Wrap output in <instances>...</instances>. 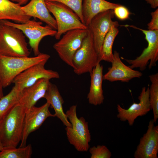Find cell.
<instances>
[{
    "label": "cell",
    "instance_id": "30bf717a",
    "mask_svg": "<svg viewBox=\"0 0 158 158\" xmlns=\"http://www.w3.org/2000/svg\"><path fill=\"white\" fill-rule=\"evenodd\" d=\"M50 106V104L47 102L40 107L34 106L26 110L20 147L26 145L29 135L38 129L48 118L55 117L54 114H51L49 111Z\"/></svg>",
    "mask_w": 158,
    "mask_h": 158
},
{
    "label": "cell",
    "instance_id": "7a4b0ae2",
    "mask_svg": "<svg viewBox=\"0 0 158 158\" xmlns=\"http://www.w3.org/2000/svg\"><path fill=\"white\" fill-rule=\"evenodd\" d=\"M47 54L40 53L33 57H11L0 55V80L4 88L10 85L20 73L39 63L50 58Z\"/></svg>",
    "mask_w": 158,
    "mask_h": 158
},
{
    "label": "cell",
    "instance_id": "d6a6232c",
    "mask_svg": "<svg viewBox=\"0 0 158 158\" xmlns=\"http://www.w3.org/2000/svg\"><path fill=\"white\" fill-rule=\"evenodd\" d=\"M4 147L3 145L0 140V152L3 149Z\"/></svg>",
    "mask_w": 158,
    "mask_h": 158
},
{
    "label": "cell",
    "instance_id": "e0dca14e",
    "mask_svg": "<svg viewBox=\"0 0 158 158\" xmlns=\"http://www.w3.org/2000/svg\"><path fill=\"white\" fill-rule=\"evenodd\" d=\"M22 9L27 16L39 19L54 30H57L56 21L50 14L45 0H31Z\"/></svg>",
    "mask_w": 158,
    "mask_h": 158
},
{
    "label": "cell",
    "instance_id": "44dd1931",
    "mask_svg": "<svg viewBox=\"0 0 158 158\" xmlns=\"http://www.w3.org/2000/svg\"><path fill=\"white\" fill-rule=\"evenodd\" d=\"M119 5L105 0H83L82 13L84 24L87 26L96 15L108 10L113 9Z\"/></svg>",
    "mask_w": 158,
    "mask_h": 158
},
{
    "label": "cell",
    "instance_id": "277c9868",
    "mask_svg": "<svg viewBox=\"0 0 158 158\" xmlns=\"http://www.w3.org/2000/svg\"><path fill=\"white\" fill-rule=\"evenodd\" d=\"M76 108V105H73L66 112L71 125V127H66V136L69 143L77 151L87 152L90 148L89 143L91 140L88 123L83 117L78 118Z\"/></svg>",
    "mask_w": 158,
    "mask_h": 158
},
{
    "label": "cell",
    "instance_id": "d6986e66",
    "mask_svg": "<svg viewBox=\"0 0 158 158\" xmlns=\"http://www.w3.org/2000/svg\"><path fill=\"white\" fill-rule=\"evenodd\" d=\"M22 6L9 0H0V20H12L19 23L27 22L31 17L25 14Z\"/></svg>",
    "mask_w": 158,
    "mask_h": 158
},
{
    "label": "cell",
    "instance_id": "83f0119b",
    "mask_svg": "<svg viewBox=\"0 0 158 158\" xmlns=\"http://www.w3.org/2000/svg\"><path fill=\"white\" fill-rule=\"evenodd\" d=\"M114 16L119 20H124L129 18L130 12L124 6L119 5L113 9Z\"/></svg>",
    "mask_w": 158,
    "mask_h": 158
},
{
    "label": "cell",
    "instance_id": "603a6c76",
    "mask_svg": "<svg viewBox=\"0 0 158 158\" xmlns=\"http://www.w3.org/2000/svg\"><path fill=\"white\" fill-rule=\"evenodd\" d=\"M21 90L14 85L10 92L0 100V121L19 102Z\"/></svg>",
    "mask_w": 158,
    "mask_h": 158
},
{
    "label": "cell",
    "instance_id": "f1b7e54d",
    "mask_svg": "<svg viewBox=\"0 0 158 158\" xmlns=\"http://www.w3.org/2000/svg\"><path fill=\"white\" fill-rule=\"evenodd\" d=\"M152 19L148 23V29L150 30H158V8L151 13Z\"/></svg>",
    "mask_w": 158,
    "mask_h": 158
},
{
    "label": "cell",
    "instance_id": "6da1fadb",
    "mask_svg": "<svg viewBox=\"0 0 158 158\" xmlns=\"http://www.w3.org/2000/svg\"><path fill=\"white\" fill-rule=\"evenodd\" d=\"M26 110L18 102L0 121V140L4 147H16L21 141Z\"/></svg>",
    "mask_w": 158,
    "mask_h": 158
},
{
    "label": "cell",
    "instance_id": "f546056e",
    "mask_svg": "<svg viewBox=\"0 0 158 158\" xmlns=\"http://www.w3.org/2000/svg\"><path fill=\"white\" fill-rule=\"evenodd\" d=\"M147 4L150 5L153 8H157L158 6V0H145Z\"/></svg>",
    "mask_w": 158,
    "mask_h": 158
},
{
    "label": "cell",
    "instance_id": "ba28073f",
    "mask_svg": "<svg viewBox=\"0 0 158 158\" xmlns=\"http://www.w3.org/2000/svg\"><path fill=\"white\" fill-rule=\"evenodd\" d=\"M0 23L20 30L28 38L29 44L35 56L40 53L39 46L42 38L48 36H55L57 32V30L47 25L42 26L41 22L31 20L24 23L13 22L6 20H0Z\"/></svg>",
    "mask_w": 158,
    "mask_h": 158
},
{
    "label": "cell",
    "instance_id": "cb8c5ba5",
    "mask_svg": "<svg viewBox=\"0 0 158 158\" xmlns=\"http://www.w3.org/2000/svg\"><path fill=\"white\" fill-rule=\"evenodd\" d=\"M149 77L151 82L149 87V100L153 112V120L155 123L158 118V73L151 75Z\"/></svg>",
    "mask_w": 158,
    "mask_h": 158
},
{
    "label": "cell",
    "instance_id": "4316f807",
    "mask_svg": "<svg viewBox=\"0 0 158 158\" xmlns=\"http://www.w3.org/2000/svg\"><path fill=\"white\" fill-rule=\"evenodd\" d=\"M89 151L91 158H110L112 155L110 151L104 145L94 146L90 148Z\"/></svg>",
    "mask_w": 158,
    "mask_h": 158
},
{
    "label": "cell",
    "instance_id": "1f68e13d",
    "mask_svg": "<svg viewBox=\"0 0 158 158\" xmlns=\"http://www.w3.org/2000/svg\"><path fill=\"white\" fill-rule=\"evenodd\" d=\"M4 87L0 80V100L4 96L3 92Z\"/></svg>",
    "mask_w": 158,
    "mask_h": 158
},
{
    "label": "cell",
    "instance_id": "8fae6325",
    "mask_svg": "<svg viewBox=\"0 0 158 158\" xmlns=\"http://www.w3.org/2000/svg\"><path fill=\"white\" fill-rule=\"evenodd\" d=\"M47 62H42L29 67L17 75L14 79L12 83L21 91L32 85L42 78L50 80L59 78L60 76L57 72L45 68L44 66Z\"/></svg>",
    "mask_w": 158,
    "mask_h": 158
},
{
    "label": "cell",
    "instance_id": "7c38bea8",
    "mask_svg": "<svg viewBox=\"0 0 158 158\" xmlns=\"http://www.w3.org/2000/svg\"><path fill=\"white\" fill-rule=\"evenodd\" d=\"M138 98V103L133 102L126 109L119 104L117 105V118L121 121H127L130 126L133 125L138 117L145 115L152 110L149 100V87L147 88L145 87L142 88Z\"/></svg>",
    "mask_w": 158,
    "mask_h": 158
},
{
    "label": "cell",
    "instance_id": "ffe728a7",
    "mask_svg": "<svg viewBox=\"0 0 158 158\" xmlns=\"http://www.w3.org/2000/svg\"><path fill=\"white\" fill-rule=\"evenodd\" d=\"M44 98L54 109L55 117L59 119L66 127H71V124L63 110L64 101L55 85L50 82Z\"/></svg>",
    "mask_w": 158,
    "mask_h": 158
},
{
    "label": "cell",
    "instance_id": "9a60e30c",
    "mask_svg": "<svg viewBox=\"0 0 158 158\" xmlns=\"http://www.w3.org/2000/svg\"><path fill=\"white\" fill-rule=\"evenodd\" d=\"M111 66L103 75V80L110 82L121 81L127 82L135 78H140L142 75L140 72L133 70L125 64L121 60L119 53L115 50L113 53Z\"/></svg>",
    "mask_w": 158,
    "mask_h": 158
},
{
    "label": "cell",
    "instance_id": "9c48e42d",
    "mask_svg": "<svg viewBox=\"0 0 158 158\" xmlns=\"http://www.w3.org/2000/svg\"><path fill=\"white\" fill-rule=\"evenodd\" d=\"M88 32V28L69 30L66 32L62 38L53 45V48L60 58L73 68L74 56Z\"/></svg>",
    "mask_w": 158,
    "mask_h": 158
},
{
    "label": "cell",
    "instance_id": "3957f363",
    "mask_svg": "<svg viewBox=\"0 0 158 158\" xmlns=\"http://www.w3.org/2000/svg\"><path fill=\"white\" fill-rule=\"evenodd\" d=\"M30 54L23 32L17 28L0 23V55L28 57Z\"/></svg>",
    "mask_w": 158,
    "mask_h": 158
},
{
    "label": "cell",
    "instance_id": "ac0fdd59",
    "mask_svg": "<svg viewBox=\"0 0 158 158\" xmlns=\"http://www.w3.org/2000/svg\"><path fill=\"white\" fill-rule=\"evenodd\" d=\"M103 66L98 62L90 73V85L87 99L89 104L94 106L103 103L104 97L102 88Z\"/></svg>",
    "mask_w": 158,
    "mask_h": 158
},
{
    "label": "cell",
    "instance_id": "4fadbf2b",
    "mask_svg": "<svg viewBox=\"0 0 158 158\" xmlns=\"http://www.w3.org/2000/svg\"><path fill=\"white\" fill-rule=\"evenodd\" d=\"M114 17L113 9L107 10L95 16L87 26L88 29L92 34L95 47L98 54L104 38L114 23L112 19Z\"/></svg>",
    "mask_w": 158,
    "mask_h": 158
},
{
    "label": "cell",
    "instance_id": "52a82bcc",
    "mask_svg": "<svg viewBox=\"0 0 158 158\" xmlns=\"http://www.w3.org/2000/svg\"><path fill=\"white\" fill-rule=\"evenodd\" d=\"M88 30L87 35L73 57V68L74 72L78 75L90 73L99 62L92 34Z\"/></svg>",
    "mask_w": 158,
    "mask_h": 158
},
{
    "label": "cell",
    "instance_id": "484cf974",
    "mask_svg": "<svg viewBox=\"0 0 158 158\" xmlns=\"http://www.w3.org/2000/svg\"><path fill=\"white\" fill-rule=\"evenodd\" d=\"M59 2L65 5L75 13L81 22L84 24L82 13L83 0H45Z\"/></svg>",
    "mask_w": 158,
    "mask_h": 158
},
{
    "label": "cell",
    "instance_id": "5b68a950",
    "mask_svg": "<svg viewBox=\"0 0 158 158\" xmlns=\"http://www.w3.org/2000/svg\"><path fill=\"white\" fill-rule=\"evenodd\" d=\"M45 2L56 23L57 30L55 35L56 39L59 40L63 34L69 30L87 29V26L81 22L77 14L65 5L56 1L45 0Z\"/></svg>",
    "mask_w": 158,
    "mask_h": 158
},
{
    "label": "cell",
    "instance_id": "5bb4252c",
    "mask_svg": "<svg viewBox=\"0 0 158 158\" xmlns=\"http://www.w3.org/2000/svg\"><path fill=\"white\" fill-rule=\"evenodd\" d=\"M153 119L149 122L147 131L140 138L135 152V158H157L158 126Z\"/></svg>",
    "mask_w": 158,
    "mask_h": 158
},
{
    "label": "cell",
    "instance_id": "d4e9b609",
    "mask_svg": "<svg viewBox=\"0 0 158 158\" xmlns=\"http://www.w3.org/2000/svg\"><path fill=\"white\" fill-rule=\"evenodd\" d=\"M32 153V145L23 147H4L0 152V158H30Z\"/></svg>",
    "mask_w": 158,
    "mask_h": 158
},
{
    "label": "cell",
    "instance_id": "7402d4cb",
    "mask_svg": "<svg viewBox=\"0 0 158 158\" xmlns=\"http://www.w3.org/2000/svg\"><path fill=\"white\" fill-rule=\"evenodd\" d=\"M118 22H114L104 40L101 49L98 54V62L104 61L111 63L113 57L112 47L114 40L119 30Z\"/></svg>",
    "mask_w": 158,
    "mask_h": 158
},
{
    "label": "cell",
    "instance_id": "2e32d148",
    "mask_svg": "<svg viewBox=\"0 0 158 158\" xmlns=\"http://www.w3.org/2000/svg\"><path fill=\"white\" fill-rule=\"evenodd\" d=\"M49 80L41 79L32 85L21 90L19 102L27 109L35 106L40 99L44 98L47 90Z\"/></svg>",
    "mask_w": 158,
    "mask_h": 158
},
{
    "label": "cell",
    "instance_id": "4dcf8cb0",
    "mask_svg": "<svg viewBox=\"0 0 158 158\" xmlns=\"http://www.w3.org/2000/svg\"><path fill=\"white\" fill-rule=\"evenodd\" d=\"M12 2L18 3L22 6L26 4L29 0H9Z\"/></svg>",
    "mask_w": 158,
    "mask_h": 158
},
{
    "label": "cell",
    "instance_id": "8992f818",
    "mask_svg": "<svg viewBox=\"0 0 158 158\" xmlns=\"http://www.w3.org/2000/svg\"><path fill=\"white\" fill-rule=\"evenodd\" d=\"M125 27H131L142 31L145 35L148 45L143 50L141 54L133 60L123 58L132 69L138 68L141 71L145 70L149 63V69L156 66L158 60V30H145L134 25H122Z\"/></svg>",
    "mask_w": 158,
    "mask_h": 158
}]
</instances>
